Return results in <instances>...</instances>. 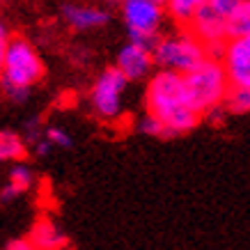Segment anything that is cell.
Returning a JSON list of instances; mask_svg holds the SVG:
<instances>
[{
	"label": "cell",
	"instance_id": "cell-10",
	"mask_svg": "<svg viewBox=\"0 0 250 250\" xmlns=\"http://www.w3.org/2000/svg\"><path fill=\"white\" fill-rule=\"evenodd\" d=\"M32 186H35V172H32V167L16 161L14 166L9 167L7 179H5L2 188H0V202H14L16 197L28 193Z\"/></svg>",
	"mask_w": 250,
	"mask_h": 250
},
{
	"label": "cell",
	"instance_id": "cell-15",
	"mask_svg": "<svg viewBox=\"0 0 250 250\" xmlns=\"http://www.w3.org/2000/svg\"><path fill=\"white\" fill-rule=\"evenodd\" d=\"M223 106H225V110H229V113H234V115H246L250 110V87L229 85Z\"/></svg>",
	"mask_w": 250,
	"mask_h": 250
},
{
	"label": "cell",
	"instance_id": "cell-4",
	"mask_svg": "<svg viewBox=\"0 0 250 250\" xmlns=\"http://www.w3.org/2000/svg\"><path fill=\"white\" fill-rule=\"evenodd\" d=\"M154 55V67L167 69V71H177V74H186L195 67L197 62L207 58V48L193 32L179 30L170 32L163 37H156L152 44Z\"/></svg>",
	"mask_w": 250,
	"mask_h": 250
},
{
	"label": "cell",
	"instance_id": "cell-7",
	"mask_svg": "<svg viewBox=\"0 0 250 250\" xmlns=\"http://www.w3.org/2000/svg\"><path fill=\"white\" fill-rule=\"evenodd\" d=\"M113 67L120 69L129 83H138V81L149 78L152 76V71H154L152 46L138 44V42H131L129 39V42L117 51Z\"/></svg>",
	"mask_w": 250,
	"mask_h": 250
},
{
	"label": "cell",
	"instance_id": "cell-21",
	"mask_svg": "<svg viewBox=\"0 0 250 250\" xmlns=\"http://www.w3.org/2000/svg\"><path fill=\"white\" fill-rule=\"evenodd\" d=\"M5 248L7 250H30L32 243H30V239H12V241H7Z\"/></svg>",
	"mask_w": 250,
	"mask_h": 250
},
{
	"label": "cell",
	"instance_id": "cell-18",
	"mask_svg": "<svg viewBox=\"0 0 250 250\" xmlns=\"http://www.w3.org/2000/svg\"><path fill=\"white\" fill-rule=\"evenodd\" d=\"M239 2H241V0H207V5H209L213 12H218L220 16H228Z\"/></svg>",
	"mask_w": 250,
	"mask_h": 250
},
{
	"label": "cell",
	"instance_id": "cell-5",
	"mask_svg": "<svg viewBox=\"0 0 250 250\" xmlns=\"http://www.w3.org/2000/svg\"><path fill=\"white\" fill-rule=\"evenodd\" d=\"M120 14L131 42L152 46L161 35L166 9L154 0H120Z\"/></svg>",
	"mask_w": 250,
	"mask_h": 250
},
{
	"label": "cell",
	"instance_id": "cell-17",
	"mask_svg": "<svg viewBox=\"0 0 250 250\" xmlns=\"http://www.w3.org/2000/svg\"><path fill=\"white\" fill-rule=\"evenodd\" d=\"M138 129L143 131L145 136H154V138H170V133H167V129L161 124L156 117H152V115L145 113V117H140V122H138Z\"/></svg>",
	"mask_w": 250,
	"mask_h": 250
},
{
	"label": "cell",
	"instance_id": "cell-22",
	"mask_svg": "<svg viewBox=\"0 0 250 250\" xmlns=\"http://www.w3.org/2000/svg\"><path fill=\"white\" fill-rule=\"evenodd\" d=\"M104 2H108V5H113V2H120V0H104Z\"/></svg>",
	"mask_w": 250,
	"mask_h": 250
},
{
	"label": "cell",
	"instance_id": "cell-12",
	"mask_svg": "<svg viewBox=\"0 0 250 250\" xmlns=\"http://www.w3.org/2000/svg\"><path fill=\"white\" fill-rule=\"evenodd\" d=\"M228 37H250V2L241 0L228 16Z\"/></svg>",
	"mask_w": 250,
	"mask_h": 250
},
{
	"label": "cell",
	"instance_id": "cell-2",
	"mask_svg": "<svg viewBox=\"0 0 250 250\" xmlns=\"http://www.w3.org/2000/svg\"><path fill=\"white\" fill-rule=\"evenodd\" d=\"M46 76V64L30 39L9 37L0 69V90L12 104H25Z\"/></svg>",
	"mask_w": 250,
	"mask_h": 250
},
{
	"label": "cell",
	"instance_id": "cell-16",
	"mask_svg": "<svg viewBox=\"0 0 250 250\" xmlns=\"http://www.w3.org/2000/svg\"><path fill=\"white\" fill-rule=\"evenodd\" d=\"M44 136H46V140H48V143L53 145V147H60V149H71V145H74L71 133H69L67 129H62V126H55V124L46 126Z\"/></svg>",
	"mask_w": 250,
	"mask_h": 250
},
{
	"label": "cell",
	"instance_id": "cell-1",
	"mask_svg": "<svg viewBox=\"0 0 250 250\" xmlns=\"http://www.w3.org/2000/svg\"><path fill=\"white\" fill-rule=\"evenodd\" d=\"M145 113L156 117L170 138L188 133L202 122V115L190 104L184 76L167 69H159L156 74L152 71L145 90Z\"/></svg>",
	"mask_w": 250,
	"mask_h": 250
},
{
	"label": "cell",
	"instance_id": "cell-3",
	"mask_svg": "<svg viewBox=\"0 0 250 250\" xmlns=\"http://www.w3.org/2000/svg\"><path fill=\"white\" fill-rule=\"evenodd\" d=\"M186 92L190 97V104L197 108V113L205 117L207 110H211L216 106H223L225 94L229 90L228 74L220 64V60L209 58L207 55L202 62H197L195 67L182 74Z\"/></svg>",
	"mask_w": 250,
	"mask_h": 250
},
{
	"label": "cell",
	"instance_id": "cell-6",
	"mask_svg": "<svg viewBox=\"0 0 250 250\" xmlns=\"http://www.w3.org/2000/svg\"><path fill=\"white\" fill-rule=\"evenodd\" d=\"M129 81L124 78L120 69L108 67L97 76L90 90L92 113L101 122H117L124 115V101H126Z\"/></svg>",
	"mask_w": 250,
	"mask_h": 250
},
{
	"label": "cell",
	"instance_id": "cell-9",
	"mask_svg": "<svg viewBox=\"0 0 250 250\" xmlns=\"http://www.w3.org/2000/svg\"><path fill=\"white\" fill-rule=\"evenodd\" d=\"M62 19L71 30L76 32H94L106 28L113 21V14L106 7L99 5H81V2H67L62 7Z\"/></svg>",
	"mask_w": 250,
	"mask_h": 250
},
{
	"label": "cell",
	"instance_id": "cell-23",
	"mask_svg": "<svg viewBox=\"0 0 250 250\" xmlns=\"http://www.w3.org/2000/svg\"><path fill=\"white\" fill-rule=\"evenodd\" d=\"M154 2H161V5H163V0H154Z\"/></svg>",
	"mask_w": 250,
	"mask_h": 250
},
{
	"label": "cell",
	"instance_id": "cell-11",
	"mask_svg": "<svg viewBox=\"0 0 250 250\" xmlns=\"http://www.w3.org/2000/svg\"><path fill=\"white\" fill-rule=\"evenodd\" d=\"M30 243H32V248L55 250V248H62V246L67 243V236L62 234L60 228L55 225L53 220L42 218V220H37V225L32 228Z\"/></svg>",
	"mask_w": 250,
	"mask_h": 250
},
{
	"label": "cell",
	"instance_id": "cell-14",
	"mask_svg": "<svg viewBox=\"0 0 250 250\" xmlns=\"http://www.w3.org/2000/svg\"><path fill=\"white\" fill-rule=\"evenodd\" d=\"M205 2L207 0H163V9H166V16H170L174 23L188 25L193 14H195Z\"/></svg>",
	"mask_w": 250,
	"mask_h": 250
},
{
	"label": "cell",
	"instance_id": "cell-19",
	"mask_svg": "<svg viewBox=\"0 0 250 250\" xmlns=\"http://www.w3.org/2000/svg\"><path fill=\"white\" fill-rule=\"evenodd\" d=\"M32 147H35V154H37V156H48V154H51V152L55 149L53 145H51L48 140H46L44 133H42V136H39L37 140L32 143Z\"/></svg>",
	"mask_w": 250,
	"mask_h": 250
},
{
	"label": "cell",
	"instance_id": "cell-20",
	"mask_svg": "<svg viewBox=\"0 0 250 250\" xmlns=\"http://www.w3.org/2000/svg\"><path fill=\"white\" fill-rule=\"evenodd\" d=\"M9 28L5 25V21H0V69H2V60H5V48H7L9 42Z\"/></svg>",
	"mask_w": 250,
	"mask_h": 250
},
{
	"label": "cell",
	"instance_id": "cell-13",
	"mask_svg": "<svg viewBox=\"0 0 250 250\" xmlns=\"http://www.w3.org/2000/svg\"><path fill=\"white\" fill-rule=\"evenodd\" d=\"M25 156V143L14 131H0V166L16 163Z\"/></svg>",
	"mask_w": 250,
	"mask_h": 250
},
{
	"label": "cell",
	"instance_id": "cell-8",
	"mask_svg": "<svg viewBox=\"0 0 250 250\" xmlns=\"http://www.w3.org/2000/svg\"><path fill=\"white\" fill-rule=\"evenodd\" d=\"M220 64L229 85L250 87V37H229L223 46Z\"/></svg>",
	"mask_w": 250,
	"mask_h": 250
}]
</instances>
